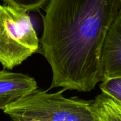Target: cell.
<instances>
[{
    "instance_id": "6da1fadb",
    "label": "cell",
    "mask_w": 121,
    "mask_h": 121,
    "mask_svg": "<svg viewBox=\"0 0 121 121\" xmlns=\"http://www.w3.org/2000/svg\"><path fill=\"white\" fill-rule=\"evenodd\" d=\"M121 0H49L39 52L49 63L50 89L89 92L103 81L101 52Z\"/></svg>"
},
{
    "instance_id": "7a4b0ae2",
    "label": "cell",
    "mask_w": 121,
    "mask_h": 121,
    "mask_svg": "<svg viewBox=\"0 0 121 121\" xmlns=\"http://www.w3.org/2000/svg\"><path fill=\"white\" fill-rule=\"evenodd\" d=\"M64 91L50 93L37 89L3 111L11 121H98L91 108L92 100L67 98Z\"/></svg>"
},
{
    "instance_id": "3957f363",
    "label": "cell",
    "mask_w": 121,
    "mask_h": 121,
    "mask_svg": "<svg viewBox=\"0 0 121 121\" xmlns=\"http://www.w3.org/2000/svg\"><path fill=\"white\" fill-rule=\"evenodd\" d=\"M40 48L29 15L12 6L0 5V63L12 69Z\"/></svg>"
},
{
    "instance_id": "277c9868",
    "label": "cell",
    "mask_w": 121,
    "mask_h": 121,
    "mask_svg": "<svg viewBox=\"0 0 121 121\" xmlns=\"http://www.w3.org/2000/svg\"><path fill=\"white\" fill-rule=\"evenodd\" d=\"M38 89L31 77L3 69L0 71V110L26 97Z\"/></svg>"
},
{
    "instance_id": "5b68a950",
    "label": "cell",
    "mask_w": 121,
    "mask_h": 121,
    "mask_svg": "<svg viewBox=\"0 0 121 121\" xmlns=\"http://www.w3.org/2000/svg\"><path fill=\"white\" fill-rule=\"evenodd\" d=\"M101 66L103 81L121 76V11L106 35L101 52Z\"/></svg>"
},
{
    "instance_id": "8992f818",
    "label": "cell",
    "mask_w": 121,
    "mask_h": 121,
    "mask_svg": "<svg viewBox=\"0 0 121 121\" xmlns=\"http://www.w3.org/2000/svg\"><path fill=\"white\" fill-rule=\"evenodd\" d=\"M91 108L98 121H121V105L104 93L92 100Z\"/></svg>"
},
{
    "instance_id": "52a82bcc",
    "label": "cell",
    "mask_w": 121,
    "mask_h": 121,
    "mask_svg": "<svg viewBox=\"0 0 121 121\" xmlns=\"http://www.w3.org/2000/svg\"><path fill=\"white\" fill-rule=\"evenodd\" d=\"M102 93L109 96L121 105V76L104 80L100 84Z\"/></svg>"
},
{
    "instance_id": "ba28073f",
    "label": "cell",
    "mask_w": 121,
    "mask_h": 121,
    "mask_svg": "<svg viewBox=\"0 0 121 121\" xmlns=\"http://www.w3.org/2000/svg\"><path fill=\"white\" fill-rule=\"evenodd\" d=\"M6 4L12 6L25 12L38 10L49 0H2Z\"/></svg>"
}]
</instances>
